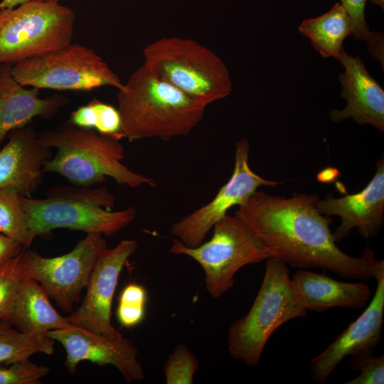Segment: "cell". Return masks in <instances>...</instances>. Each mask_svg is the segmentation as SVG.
I'll list each match as a JSON object with an SVG mask.
<instances>
[{
	"label": "cell",
	"mask_w": 384,
	"mask_h": 384,
	"mask_svg": "<svg viewBox=\"0 0 384 384\" xmlns=\"http://www.w3.org/2000/svg\"><path fill=\"white\" fill-rule=\"evenodd\" d=\"M316 195L290 198L255 192L235 212L269 252L294 267L321 268L361 281L371 279L384 261L366 247L358 257L343 252L330 229L332 219L317 208Z\"/></svg>",
	"instance_id": "1"
},
{
	"label": "cell",
	"mask_w": 384,
	"mask_h": 384,
	"mask_svg": "<svg viewBox=\"0 0 384 384\" xmlns=\"http://www.w3.org/2000/svg\"><path fill=\"white\" fill-rule=\"evenodd\" d=\"M117 97L122 137L130 142L187 135L203 119L207 107L158 77L144 63L118 90Z\"/></svg>",
	"instance_id": "2"
},
{
	"label": "cell",
	"mask_w": 384,
	"mask_h": 384,
	"mask_svg": "<svg viewBox=\"0 0 384 384\" xmlns=\"http://www.w3.org/2000/svg\"><path fill=\"white\" fill-rule=\"evenodd\" d=\"M38 138L43 144L57 149L44 164L43 172L60 174L74 185L92 186L110 177L132 188L156 186L152 178L134 172L122 164L124 150L116 137L67 122L38 134Z\"/></svg>",
	"instance_id": "3"
},
{
	"label": "cell",
	"mask_w": 384,
	"mask_h": 384,
	"mask_svg": "<svg viewBox=\"0 0 384 384\" xmlns=\"http://www.w3.org/2000/svg\"><path fill=\"white\" fill-rule=\"evenodd\" d=\"M306 313L294 291L287 264L268 258L262 284L250 311L228 329L230 356L249 366H257L272 334L284 323L304 317Z\"/></svg>",
	"instance_id": "4"
},
{
	"label": "cell",
	"mask_w": 384,
	"mask_h": 384,
	"mask_svg": "<svg viewBox=\"0 0 384 384\" xmlns=\"http://www.w3.org/2000/svg\"><path fill=\"white\" fill-rule=\"evenodd\" d=\"M143 55L144 63L158 77L207 106L232 92L224 62L193 39L162 37L148 44Z\"/></svg>",
	"instance_id": "5"
},
{
	"label": "cell",
	"mask_w": 384,
	"mask_h": 384,
	"mask_svg": "<svg viewBox=\"0 0 384 384\" xmlns=\"http://www.w3.org/2000/svg\"><path fill=\"white\" fill-rule=\"evenodd\" d=\"M75 14L59 2L31 1L0 10V63L14 65L70 43Z\"/></svg>",
	"instance_id": "6"
},
{
	"label": "cell",
	"mask_w": 384,
	"mask_h": 384,
	"mask_svg": "<svg viewBox=\"0 0 384 384\" xmlns=\"http://www.w3.org/2000/svg\"><path fill=\"white\" fill-rule=\"evenodd\" d=\"M213 228L211 238L196 247H188L175 238L171 253L186 255L196 261L205 272L208 292L218 298L235 284V275L244 266L270 257L261 241L235 214L225 215Z\"/></svg>",
	"instance_id": "7"
},
{
	"label": "cell",
	"mask_w": 384,
	"mask_h": 384,
	"mask_svg": "<svg viewBox=\"0 0 384 384\" xmlns=\"http://www.w3.org/2000/svg\"><path fill=\"white\" fill-rule=\"evenodd\" d=\"M11 71L21 85L40 90L88 92L124 84L93 50L72 43L18 62Z\"/></svg>",
	"instance_id": "8"
},
{
	"label": "cell",
	"mask_w": 384,
	"mask_h": 384,
	"mask_svg": "<svg viewBox=\"0 0 384 384\" xmlns=\"http://www.w3.org/2000/svg\"><path fill=\"white\" fill-rule=\"evenodd\" d=\"M106 247L102 235L90 233L70 252L58 257H45L23 249L21 264L24 274L36 281L63 311L72 313L88 284L98 255Z\"/></svg>",
	"instance_id": "9"
},
{
	"label": "cell",
	"mask_w": 384,
	"mask_h": 384,
	"mask_svg": "<svg viewBox=\"0 0 384 384\" xmlns=\"http://www.w3.org/2000/svg\"><path fill=\"white\" fill-rule=\"evenodd\" d=\"M28 218L30 240L55 229H70L111 236L127 227L137 210L129 208L111 211L102 207L70 198L22 197Z\"/></svg>",
	"instance_id": "10"
},
{
	"label": "cell",
	"mask_w": 384,
	"mask_h": 384,
	"mask_svg": "<svg viewBox=\"0 0 384 384\" xmlns=\"http://www.w3.org/2000/svg\"><path fill=\"white\" fill-rule=\"evenodd\" d=\"M250 144L241 139L235 145V160L228 181L207 204L176 222L170 233L188 247L203 242L214 225L227 215L229 209L240 206L262 186H275L283 183L265 179L254 173L248 164Z\"/></svg>",
	"instance_id": "11"
},
{
	"label": "cell",
	"mask_w": 384,
	"mask_h": 384,
	"mask_svg": "<svg viewBox=\"0 0 384 384\" xmlns=\"http://www.w3.org/2000/svg\"><path fill=\"white\" fill-rule=\"evenodd\" d=\"M137 248L136 240H124L114 248L102 250L81 305L66 317L70 324L110 337L122 336L111 322L112 303L120 273Z\"/></svg>",
	"instance_id": "12"
},
{
	"label": "cell",
	"mask_w": 384,
	"mask_h": 384,
	"mask_svg": "<svg viewBox=\"0 0 384 384\" xmlns=\"http://www.w3.org/2000/svg\"><path fill=\"white\" fill-rule=\"evenodd\" d=\"M47 336L65 348V365L70 373L75 372L81 361H88L99 366H114L127 383L144 379L138 350L123 336L110 337L75 325L50 331Z\"/></svg>",
	"instance_id": "13"
},
{
	"label": "cell",
	"mask_w": 384,
	"mask_h": 384,
	"mask_svg": "<svg viewBox=\"0 0 384 384\" xmlns=\"http://www.w3.org/2000/svg\"><path fill=\"white\" fill-rule=\"evenodd\" d=\"M373 278L376 280L375 292L367 308L311 361V375L316 383H325L346 356L373 352L380 342L384 321V262Z\"/></svg>",
	"instance_id": "14"
},
{
	"label": "cell",
	"mask_w": 384,
	"mask_h": 384,
	"mask_svg": "<svg viewBox=\"0 0 384 384\" xmlns=\"http://www.w3.org/2000/svg\"><path fill=\"white\" fill-rule=\"evenodd\" d=\"M317 208L323 215L340 217L341 224L333 233L336 242L354 228L363 238L375 237L384 220L383 158L377 162L375 174L363 190L341 198L329 194L324 200L319 199Z\"/></svg>",
	"instance_id": "15"
},
{
	"label": "cell",
	"mask_w": 384,
	"mask_h": 384,
	"mask_svg": "<svg viewBox=\"0 0 384 384\" xmlns=\"http://www.w3.org/2000/svg\"><path fill=\"white\" fill-rule=\"evenodd\" d=\"M38 134L30 124L9 134L8 142L0 148V188H11L31 197L43 181V165L53 155Z\"/></svg>",
	"instance_id": "16"
},
{
	"label": "cell",
	"mask_w": 384,
	"mask_h": 384,
	"mask_svg": "<svg viewBox=\"0 0 384 384\" xmlns=\"http://www.w3.org/2000/svg\"><path fill=\"white\" fill-rule=\"evenodd\" d=\"M339 60L345 73L338 76L343 90L341 97L347 102L341 110L329 112L330 119L338 123L352 118L359 124H370L384 131V91L368 73L361 58L351 56L345 50Z\"/></svg>",
	"instance_id": "17"
},
{
	"label": "cell",
	"mask_w": 384,
	"mask_h": 384,
	"mask_svg": "<svg viewBox=\"0 0 384 384\" xmlns=\"http://www.w3.org/2000/svg\"><path fill=\"white\" fill-rule=\"evenodd\" d=\"M11 69V65L0 63V148L12 131L29 124L36 117L50 118L69 102L60 95L40 97V89L21 85Z\"/></svg>",
	"instance_id": "18"
},
{
	"label": "cell",
	"mask_w": 384,
	"mask_h": 384,
	"mask_svg": "<svg viewBox=\"0 0 384 384\" xmlns=\"http://www.w3.org/2000/svg\"><path fill=\"white\" fill-rule=\"evenodd\" d=\"M294 291L304 309L321 312L334 307L360 309L370 299L364 282H344L326 274L299 270L291 278Z\"/></svg>",
	"instance_id": "19"
},
{
	"label": "cell",
	"mask_w": 384,
	"mask_h": 384,
	"mask_svg": "<svg viewBox=\"0 0 384 384\" xmlns=\"http://www.w3.org/2000/svg\"><path fill=\"white\" fill-rule=\"evenodd\" d=\"M49 298L36 281L26 275L6 322L22 332L36 334L72 326L55 310Z\"/></svg>",
	"instance_id": "20"
},
{
	"label": "cell",
	"mask_w": 384,
	"mask_h": 384,
	"mask_svg": "<svg viewBox=\"0 0 384 384\" xmlns=\"http://www.w3.org/2000/svg\"><path fill=\"white\" fill-rule=\"evenodd\" d=\"M299 31L311 41L323 58L333 57L336 60L344 50V39L353 34L351 19L339 2L326 13L304 20Z\"/></svg>",
	"instance_id": "21"
},
{
	"label": "cell",
	"mask_w": 384,
	"mask_h": 384,
	"mask_svg": "<svg viewBox=\"0 0 384 384\" xmlns=\"http://www.w3.org/2000/svg\"><path fill=\"white\" fill-rule=\"evenodd\" d=\"M55 341L47 334H27L0 321V364L28 360L36 353L51 355Z\"/></svg>",
	"instance_id": "22"
},
{
	"label": "cell",
	"mask_w": 384,
	"mask_h": 384,
	"mask_svg": "<svg viewBox=\"0 0 384 384\" xmlns=\"http://www.w3.org/2000/svg\"><path fill=\"white\" fill-rule=\"evenodd\" d=\"M68 122L78 127L92 129L119 140L122 138L118 109L96 98L72 112Z\"/></svg>",
	"instance_id": "23"
},
{
	"label": "cell",
	"mask_w": 384,
	"mask_h": 384,
	"mask_svg": "<svg viewBox=\"0 0 384 384\" xmlns=\"http://www.w3.org/2000/svg\"><path fill=\"white\" fill-rule=\"evenodd\" d=\"M22 197L14 188H0V233L26 249L32 243Z\"/></svg>",
	"instance_id": "24"
},
{
	"label": "cell",
	"mask_w": 384,
	"mask_h": 384,
	"mask_svg": "<svg viewBox=\"0 0 384 384\" xmlns=\"http://www.w3.org/2000/svg\"><path fill=\"white\" fill-rule=\"evenodd\" d=\"M21 254L0 267V321L9 316L26 276Z\"/></svg>",
	"instance_id": "25"
},
{
	"label": "cell",
	"mask_w": 384,
	"mask_h": 384,
	"mask_svg": "<svg viewBox=\"0 0 384 384\" xmlns=\"http://www.w3.org/2000/svg\"><path fill=\"white\" fill-rule=\"evenodd\" d=\"M347 12L356 40L366 41L368 50L374 58L383 53V36L381 33L370 32L366 21L365 9L368 0H338Z\"/></svg>",
	"instance_id": "26"
},
{
	"label": "cell",
	"mask_w": 384,
	"mask_h": 384,
	"mask_svg": "<svg viewBox=\"0 0 384 384\" xmlns=\"http://www.w3.org/2000/svg\"><path fill=\"white\" fill-rule=\"evenodd\" d=\"M199 361L185 345L176 346L166 360L164 373L167 384H192Z\"/></svg>",
	"instance_id": "27"
},
{
	"label": "cell",
	"mask_w": 384,
	"mask_h": 384,
	"mask_svg": "<svg viewBox=\"0 0 384 384\" xmlns=\"http://www.w3.org/2000/svg\"><path fill=\"white\" fill-rule=\"evenodd\" d=\"M48 197L70 198L111 210L114 206V197L102 188L85 186H59L48 190Z\"/></svg>",
	"instance_id": "28"
},
{
	"label": "cell",
	"mask_w": 384,
	"mask_h": 384,
	"mask_svg": "<svg viewBox=\"0 0 384 384\" xmlns=\"http://www.w3.org/2000/svg\"><path fill=\"white\" fill-rule=\"evenodd\" d=\"M50 370L28 360L0 364V384H39Z\"/></svg>",
	"instance_id": "29"
},
{
	"label": "cell",
	"mask_w": 384,
	"mask_h": 384,
	"mask_svg": "<svg viewBox=\"0 0 384 384\" xmlns=\"http://www.w3.org/2000/svg\"><path fill=\"white\" fill-rule=\"evenodd\" d=\"M350 366L353 370L360 372L358 376L346 384H383L384 355L376 357L373 352L353 356Z\"/></svg>",
	"instance_id": "30"
},
{
	"label": "cell",
	"mask_w": 384,
	"mask_h": 384,
	"mask_svg": "<svg viewBox=\"0 0 384 384\" xmlns=\"http://www.w3.org/2000/svg\"><path fill=\"white\" fill-rule=\"evenodd\" d=\"M147 294L145 288L139 284L131 283L122 290L119 303L132 307H146Z\"/></svg>",
	"instance_id": "31"
},
{
	"label": "cell",
	"mask_w": 384,
	"mask_h": 384,
	"mask_svg": "<svg viewBox=\"0 0 384 384\" xmlns=\"http://www.w3.org/2000/svg\"><path fill=\"white\" fill-rule=\"evenodd\" d=\"M145 316V307H131L119 304L117 310V316L119 324L126 327L132 328L139 324Z\"/></svg>",
	"instance_id": "32"
},
{
	"label": "cell",
	"mask_w": 384,
	"mask_h": 384,
	"mask_svg": "<svg viewBox=\"0 0 384 384\" xmlns=\"http://www.w3.org/2000/svg\"><path fill=\"white\" fill-rule=\"evenodd\" d=\"M23 250L19 243L0 233V267L19 255Z\"/></svg>",
	"instance_id": "33"
},
{
	"label": "cell",
	"mask_w": 384,
	"mask_h": 384,
	"mask_svg": "<svg viewBox=\"0 0 384 384\" xmlns=\"http://www.w3.org/2000/svg\"><path fill=\"white\" fill-rule=\"evenodd\" d=\"M31 1H41L48 2H59L60 0H1L0 1V10L4 9H11L22 4Z\"/></svg>",
	"instance_id": "34"
},
{
	"label": "cell",
	"mask_w": 384,
	"mask_h": 384,
	"mask_svg": "<svg viewBox=\"0 0 384 384\" xmlns=\"http://www.w3.org/2000/svg\"><path fill=\"white\" fill-rule=\"evenodd\" d=\"M370 2L373 4H375L380 6L382 10L384 9V0H370Z\"/></svg>",
	"instance_id": "35"
}]
</instances>
